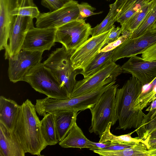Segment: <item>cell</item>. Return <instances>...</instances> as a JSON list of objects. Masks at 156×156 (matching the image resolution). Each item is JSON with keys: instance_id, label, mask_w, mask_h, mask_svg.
I'll list each match as a JSON object with an SVG mask.
<instances>
[{"instance_id": "17", "label": "cell", "mask_w": 156, "mask_h": 156, "mask_svg": "<svg viewBox=\"0 0 156 156\" xmlns=\"http://www.w3.org/2000/svg\"><path fill=\"white\" fill-rule=\"evenodd\" d=\"M78 113L75 115L72 122L62 140L59 145L64 148H76L80 149L90 148L93 147L92 141L85 136L76 123Z\"/></svg>"}, {"instance_id": "43", "label": "cell", "mask_w": 156, "mask_h": 156, "mask_svg": "<svg viewBox=\"0 0 156 156\" xmlns=\"http://www.w3.org/2000/svg\"><path fill=\"white\" fill-rule=\"evenodd\" d=\"M152 29H156V21L153 25L151 28Z\"/></svg>"}, {"instance_id": "42", "label": "cell", "mask_w": 156, "mask_h": 156, "mask_svg": "<svg viewBox=\"0 0 156 156\" xmlns=\"http://www.w3.org/2000/svg\"><path fill=\"white\" fill-rule=\"evenodd\" d=\"M156 139V130L152 132L146 140L148 139Z\"/></svg>"}, {"instance_id": "32", "label": "cell", "mask_w": 156, "mask_h": 156, "mask_svg": "<svg viewBox=\"0 0 156 156\" xmlns=\"http://www.w3.org/2000/svg\"><path fill=\"white\" fill-rule=\"evenodd\" d=\"M132 32L125 30L122 32V35L115 41L103 47L99 52H107L113 50L119 46L127 39L131 35Z\"/></svg>"}, {"instance_id": "5", "label": "cell", "mask_w": 156, "mask_h": 156, "mask_svg": "<svg viewBox=\"0 0 156 156\" xmlns=\"http://www.w3.org/2000/svg\"><path fill=\"white\" fill-rule=\"evenodd\" d=\"M72 54L68 51L63 45L52 51L42 63L49 69L54 75L67 90L70 98L76 82V77L80 74L74 69L70 60Z\"/></svg>"}, {"instance_id": "19", "label": "cell", "mask_w": 156, "mask_h": 156, "mask_svg": "<svg viewBox=\"0 0 156 156\" xmlns=\"http://www.w3.org/2000/svg\"><path fill=\"white\" fill-rule=\"evenodd\" d=\"M21 105L2 96L0 97V123L12 132L18 117Z\"/></svg>"}, {"instance_id": "10", "label": "cell", "mask_w": 156, "mask_h": 156, "mask_svg": "<svg viewBox=\"0 0 156 156\" xmlns=\"http://www.w3.org/2000/svg\"><path fill=\"white\" fill-rule=\"evenodd\" d=\"M77 1L70 0L58 9L53 12L40 13L35 23L36 27L57 28L77 20L79 15Z\"/></svg>"}, {"instance_id": "29", "label": "cell", "mask_w": 156, "mask_h": 156, "mask_svg": "<svg viewBox=\"0 0 156 156\" xmlns=\"http://www.w3.org/2000/svg\"><path fill=\"white\" fill-rule=\"evenodd\" d=\"M113 51L114 49L107 52H99L84 70L80 72V74L85 78L97 71L111 60Z\"/></svg>"}, {"instance_id": "6", "label": "cell", "mask_w": 156, "mask_h": 156, "mask_svg": "<svg viewBox=\"0 0 156 156\" xmlns=\"http://www.w3.org/2000/svg\"><path fill=\"white\" fill-rule=\"evenodd\" d=\"M24 81L35 90L54 99L70 98L66 89L62 87L50 70L41 63L26 76Z\"/></svg>"}, {"instance_id": "44", "label": "cell", "mask_w": 156, "mask_h": 156, "mask_svg": "<svg viewBox=\"0 0 156 156\" xmlns=\"http://www.w3.org/2000/svg\"><path fill=\"white\" fill-rule=\"evenodd\" d=\"M106 0L107 1H110L111 0Z\"/></svg>"}, {"instance_id": "38", "label": "cell", "mask_w": 156, "mask_h": 156, "mask_svg": "<svg viewBox=\"0 0 156 156\" xmlns=\"http://www.w3.org/2000/svg\"><path fill=\"white\" fill-rule=\"evenodd\" d=\"M112 144H113L108 141H107L103 143H100L99 142L98 143H96L92 141L91 144L93 145V147L92 148L99 149L107 147L111 145Z\"/></svg>"}, {"instance_id": "18", "label": "cell", "mask_w": 156, "mask_h": 156, "mask_svg": "<svg viewBox=\"0 0 156 156\" xmlns=\"http://www.w3.org/2000/svg\"><path fill=\"white\" fill-rule=\"evenodd\" d=\"M25 153L12 132L0 123V156H25Z\"/></svg>"}, {"instance_id": "12", "label": "cell", "mask_w": 156, "mask_h": 156, "mask_svg": "<svg viewBox=\"0 0 156 156\" xmlns=\"http://www.w3.org/2000/svg\"><path fill=\"white\" fill-rule=\"evenodd\" d=\"M156 42V29H151L142 35L134 38H128L114 49L112 62L125 58L136 56Z\"/></svg>"}, {"instance_id": "34", "label": "cell", "mask_w": 156, "mask_h": 156, "mask_svg": "<svg viewBox=\"0 0 156 156\" xmlns=\"http://www.w3.org/2000/svg\"><path fill=\"white\" fill-rule=\"evenodd\" d=\"M121 33V28L119 27H116L114 25L104 42V47L117 40L119 37Z\"/></svg>"}, {"instance_id": "26", "label": "cell", "mask_w": 156, "mask_h": 156, "mask_svg": "<svg viewBox=\"0 0 156 156\" xmlns=\"http://www.w3.org/2000/svg\"><path fill=\"white\" fill-rule=\"evenodd\" d=\"M156 130V108L145 114L139 127L135 130L138 137L144 140Z\"/></svg>"}, {"instance_id": "39", "label": "cell", "mask_w": 156, "mask_h": 156, "mask_svg": "<svg viewBox=\"0 0 156 156\" xmlns=\"http://www.w3.org/2000/svg\"><path fill=\"white\" fill-rule=\"evenodd\" d=\"M144 141L148 149L156 148V139H148Z\"/></svg>"}, {"instance_id": "4", "label": "cell", "mask_w": 156, "mask_h": 156, "mask_svg": "<svg viewBox=\"0 0 156 156\" xmlns=\"http://www.w3.org/2000/svg\"><path fill=\"white\" fill-rule=\"evenodd\" d=\"M119 86L115 84L106 90L89 108L91 114L89 129L90 133H94L100 137L109 122L112 123V126L117 121L115 113V96Z\"/></svg>"}, {"instance_id": "2", "label": "cell", "mask_w": 156, "mask_h": 156, "mask_svg": "<svg viewBox=\"0 0 156 156\" xmlns=\"http://www.w3.org/2000/svg\"><path fill=\"white\" fill-rule=\"evenodd\" d=\"M143 85L132 76L121 88H118L115 96V113L119 122L118 129H136L140 125L145 114L136 111L134 102L140 94Z\"/></svg>"}, {"instance_id": "30", "label": "cell", "mask_w": 156, "mask_h": 156, "mask_svg": "<svg viewBox=\"0 0 156 156\" xmlns=\"http://www.w3.org/2000/svg\"><path fill=\"white\" fill-rule=\"evenodd\" d=\"M156 21V0L145 19L139 26L132 32L129 37L136 38L142 35L147 30L151 29Z\"/></svg>"}, {"instance_id": "9", "label": "cell", "mask_w": 156, "mask_h": 156, "mask_svg": "<svg viewBox=\"0 0 156 156\" xmlns=\"http://www.w3.org/2000/svg\"><path fill=\"white\" fill-rule=\"evenodd\" d=\"M122 73L121 67L110 60L96 71L77 81L70 97L90 92L98 87L110 77L118 76Z\"/></svg>"}, {"instance_id": "11", "label": "cell", "mask_w": 156, "mask_h": 156, "mask_svg": "<svg viewBox=\"0 0 156 156\" xmlns=\"http://www.w3.org/2000/svg\"><path fill=\"white\" fill-rule=\"evenodd\" d=\"M111 30L92 36L72 54L70 59L74 70H84L85 69L104 47Z\"/></svg>"}, {"instance_id": "14", "label": "cell", "mask_w": 156, "mask_h": 156, "mask_svg": "<svg viewBox=\"0 0 156 156\" xmlns=\"http://www.w3.org/2000/svg\"><path fill=\"white\" fill-rule=\"evenodd\" d=\"M57 28L32 27L26 35L21 50L43 52L50 50L55 44Z\"/></svg>"}, {"instance_id": "13", "label": "cell", "mask_w": 156, "mask_h": 156, "mask_svg": "<svg viewBox=\"0 0 156 156\" xmlns=\"http://www.w3.org/2000/svg\"><path fill=\"white\" fill-rule=\"evenodd\" d=\"M33 27V19L31 17L16 16L11 27L8 44L5 49V59H9L21 50L27 32Z\"/></svg>"}, {"instance_id": "36", "label": "cell", "mask_w": 156, "mask_h": 156, "mask_svg": "<svg viewBox=\"0 0 156 156\" xmlns=\"http://www.w3.org/2000/svg\"><path fill=\"white\" fill-rule=\"evenodd\" d=\"M135 143H132L128 144H113L111 145L103 148H91L89 150L91 151L95 150H103V151H116L123 149L125 148L130 147L134 145Z\"/></svg>"}, {"instance_id": "24", "label": "cell", "mask_w": 156, "mask_h": 156, "mask_svg": "<svg viewBox=\"0 0 156 156\" xmlns=\"http://www.w3.org/2000/svg\"><path fill=\"white\" fill-rule=\"evenodd\" d=\"M155 0H152L144 5L121 26L122 32L125 30L132 33L141 24L153 6Z\"/></svg>"}, {"instance_id": "8", "label": "cell", "mask_w": 156, "mask_h": 156, "mask_svg": "<svg viewBox=\"0 0 156 156\" xmlns=\"http://www.w3.org/2000/svg\"><path fill=\"white\" fill-rule=\"evenodd\" d=\"M43 52L21 50L9 58L8 73L10 81L13 83L24 81L27 74L41 63Z\"/></svg>"}, {"instance_id": "41", "label": "cell", "mask_w": 156, "mask_h": 156, "mask_svg": "<svg viewBox=\"0 0 156 156\" xmlns=\"http://www.w3.org/2000/svg\"><path fill=\"white\" fill-rule=\"evenodd\" d=\"M156 108V99L151 102L150 105L146 109V111H150Z\"/></svg>"}, {"instance_id": "37", "label": "cell", "mask_w": 156, "mask_h": 156, "mask_svg": "<svg viewBox=\"0 0 156 156\" xmlns=\"http://www.w3.org/2000/svg\"><path fill=\"white\" fill-rule=\"evenodd\" d=\"M156 85V78L150 83L143 86L142 91L139 96L149 91Z\"/></svg>"}, {"instance_id": "35", "label": "cell", "mask_w": 156, "mask_h": 156, "mask_svg": "<svg viewBox=\"0 0 156 156\" xmlns=\"http://www.w3.org/2000/svg\"><path fill=\"white\" fill-rule=\"evenodd\" d=\"M141 54V57L146 60H156V42L145 49Z\"/></svg>"}, {"instance_id": "1", "label": "cell", "mask_w": 156, "mask_h": 156, "mask_svg": "<svg viewBox=\"0 0 156 156\" xmlns=\"http://www.w3.org/2000/svg\"><path fill=\"white\" fill-rule=\"evenodd\" d=\"M35 105L27 99L21 105L12 131L25 153L38 156L48 145L41 133Z\"/></svg>"}, {"instance_id": "27", "label": "cell", "mask_w": 156, "mask_h": 156, "mask_svg": "<svg viewBox=\"0 0 156 156\" xmlns=\"http://www.w3.org/2000/svg\"><path fill=\"white\" fill-rule=\"evenodd\" d=\"M109 6V10L105 18L100 24L91 28L90 35L92 36H97L110 30L115 22H116L118 12L116 10L115 2L110 4Z\"/></svg>"}, {"instance_id": "3", "label": "cell", "mask_w": 156, "mask_h": 156, "mask_svg": "<svg viewBox=\"0 0 156 156\" xmlns=\"http://www.w3.org/2000/svg\"><path fill=\"white\" fill-rule=\"evenodd\" d=\"M117 77L112 76L95 90L80 95L65 99L47 97L36 101V108L38 114L44 116L47 113L69 111L78 112L89 108L98 100L102 94L115 84Z\"/></svg>"}, {"instance_id": "33", "label": "cell", "mask_w": 156, "mask_h": 156, "mask_svg": "<svg viewBox=\"0 0 156 156\" xmlns=\"http://www.w3.org/2000/svg\"><path fill=\"white\" fill-rule=\"evenodd\" d=\"M70 0H41V4L48 9L50 12L56 10L62 7Z\"/></svg>"}, {"instance_id": "28", "label": "cell", "mask_w": 156, "mask_h": 156, "mask_svg": "<svg viewBox=\"0 0 156 156\" xmlns=\"http://www.w3.org/2000/svg\"><path fill=\"white\" fill-rule=\"evenodd\" d=\"M40 12L33 0H19L16 7L10 12L12 16H28L36 18Z\"/></svg>"}, {"instance_id": "25", "label": "cell", "mask_w": 156, "mask_h": 156, "mask_svg": "<svg viewBox=\"0 0 156 156\" xmlns=\"http://www.w3.org/2000/svg\"><path fill=\"white\" fill-rule=\"evenodd\" d=\"M112 123L109 122L100 136L99 142L103 143L108 141L114 144H128L144 142V140L138 137L133 138L131 136V134L135 131L126 134L115 135L111 133L110 129Z\"/></svg>"}, {"instance_id": "40", "label": "cell", "mask_w": 156, "mask_h": 156, "mask_svg": "<svg viewBox=\"0 0 156 156\" xmlns=\"http://www.w3.org/2000/svg\"><path fill=\"white\" fill-rule=\"evenodd\" d=\"M126 0H116L115 2L116 6V11L118 12Z\"/></svg>"}, {"instance_id": "22", "label": "cell", "mask_w": 156, "mask_h": 156, "mask_svg": "<svg viewBox=\"0 0 156 156\" xmlns=\"http://www.w3.org/2000/svg\"><path fill=\"white\" fill-rule=\"evenodd\" d=\"M149 2L148 0H126L118 12L116 22L122 25Z\"/></svg>"}, {"instance_id": "15", "label": "cell", "mask_w": 156, "mask_h": 156, "mask_svg": "<svg viewBox=\"0 0 156 156\" xmlns=\"http://www.w3.org/2000/svg\"><path fill=\"white\" fill-rule=\"evenodd\" d=\"M121 67L123 73L131 74L143 85L156 78V60L147 61L136 55L130 57Z\"/></svg>"}, {"instance_id": "16", "label": "cell", "mask_w": 156, "mask_h": 156, "mask_svg": "<svg viewBox=\"0 0 156 156\" xmlns=\"http://www.w3.org/2000/svg\"><path fill=\"white\" fill-rule=\"evenodd\" d=\"M19 0H0V50L7 47L11 25L16 17L10 13Z\"/></svg>"}, {"instance_id": "20", "label": "cell", "mask_w": 156, "mask_h": 156, "mask_svg": "<svg viewBox=\"0 0 156 156\" xmlns=\"http://www.w3.org/2000/svg\"><path fill=\"white\" fill-rule=\"evenodd\" d=\"M77 113V111H63L51 113L53 117L59 142L63 138L75 115Z\"/></svg>"}, {"instance_id": "31", "label": "cell", "mask_w": 156, "mask_h": 156, "mask_svg": "<svg viewBox=\"0 0 156 156\" xmlns=\"http://www.w3.org/2000/svg\"><path fill=\"white\" fill-rule=\"evenodd\" d=\"M79 15L77 20H84L85 18L92 16L102 13L103 11L95 12L96 8L90 5L87 2H83L78 4Z\"/></svg>"}, {"instance_id": "23", "label": "cell", "mask_w": 156, "mask_h": 156, "mask_svg": "<svg viewBox=\"0 0 156 156\" xmlns=\"http://www.w3.org/2000/svg\"><path fill=\"white\" fill-rule=\"evenodd\" d=\"M41 129L43 137L48 146L54 145L59 143L52 113H48L44 116L41 120Z\"/></svg>"}, {"instance_id": "21", "label": "cell", "mask_w": 156, "mask_h": 156, "mask_svg": "<svg viewBox=\"0 0 156 156\" xmlns=\"http://www.w3.org/2000/svg\"><path fill=\"white\" fill-rule=\"evenodd\" d=\"M148 149L145 142L136 143L132 146L116 151H93L101 156H149Z\"/></svg>"}, {"instance_id": "7", "label": "cell", "mask_w": 156, "mask_h": 156, "mask_svg": "<svg viewBox=\"0 0 156 156\" xmlns=\"http://www.w3.org/2000/svg\"><path fill=\"white\" fill-rule=\"evenodd\" d=\"M91 28L84 20L70 22L57 28L55 42L61 43L72 54L88 40Z\"/></svg>"}, {"instance_id": "45", "label": "cell", "mask_w": 156, "mask_h": 156, "mask_svg": "<svg viewBox=\"0 0 156 156\" xmlns=\"http://www.w3.org/2000/svg\"><path fill=\"white\" fill-rule=\"evenodd\" d=\"M149 0V1H151V0Z\"/></svg>"}]
</instances>
